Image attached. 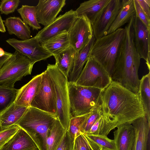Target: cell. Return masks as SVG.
I'll return each mask as SVG.
<instances>
[{"label": "cell", "mask_w": 150, "mask_h": 150, "mask_svg": "<svg viewBox=\"0 0 150 150\" xmlns=\"http://www.w3.org/2000/svg\"><path fill=\"white\" fill-rule=\"evenodd\" d=\"M20 2L19 0H1L0 3L1 13L7 15L14 12Z\"/></svg>", "instance_id": "836d02e7"}, {"label": "cell", "mask_w": 150, "mask_h": 150, "mask_svg": "<svg viewBox=\"0 0 150 150\" xmlns=\"http://www.w3.org/2000/svg\"><path fill=\"white\" fill-rule=\"evenodd\" d=\"M34 63L16 51L0 68V86L14 88L15 83L30 75Z\"/></svg>", "instance_id": "52a82bcc"}, {"label": "cell", "mask_w": 150, "mask_h": 150, "mask_svg": "<svg viewBox=\"0 0 150 150\" xmlns=\"http://www.w3.org/2000/svg\"></svg>", "instance_id": "7bdbcfd3"}, {"label": "cell", "mask_w": 150, "mask_h": 150, "mask_svg": "<svg viewBox=\"0 0 150 150\" xmlns=\"http://www.w3.org/2000/svg\"><path fill=\"white\" fill-rule=\"evenodd\" d=\"M113 132L115 150H132L135 132L132 124H125L117 127Z\"/></svg>", "instance_id": "d6986e66"}, {"label": "cell", "mask_w": 150, "mask_h": 150, "mask_svg": "<svg viewBox=\"0 0 150 150\" xmlns=\"http://www.w3.org/2000/svg\"><path fill=\"white\" fill-rule=\"evenodd\" d=\"M68 34L70 45L78 51L88 44L93 35L92 24L84 17L77 18Z\"/></svg>", "instance_id": "4fadbf2b"}, {"label": "cell", "mask_w": 150, "mask_h": 150, "mask_svg": "<svg viewBox=\"0 0 150 150\" xmlns=\"http://www.w3.org/2000/svg\"><path fill=\"white\" fill-rule=\"evenodd\" d=\"M6 31L1 16L0 15V32L4 33Z\"/></svg>", "instance_id": "60d3db41"}, {"label": "cell", "mask_w": 150, "mask_h": 150, "mask_svg": "<svg viewBox=\"0 0 150 150\" xmlns=\"http://www.w3.org/2000/svg\"><path fill=\"white\" fill-rule=\"evenodd\" d=\"M17 11L23 22L33 29L38 30L41 28L37 20L36 6L23 5Z\"/></svg>", "instance_id": "f546056e"}, {"label": "cell", "mask_w": 150, "mask_h": 150, "mask_svg": "<svg viewBox=\"0 0 150 150\" xmlns=\"http://www.w3.org/2000/svg\"><path fill=\"white\" fill-rule=\"evenodd\" d=\"M65 4V0H40L36 6L38 23L45 26L51 23Z\"/></svg>", "instance_id": "9a60e30c"}, {"label": "cell", "mask_w": 150, "mask_h": 150, "mask_svg": "<svg viewBox=\"0 0 150 150\" xmlns=\"http://www.w3.org/2000/svg\"><path fill=\"white\" fill-rule=\"evenodd\" d=\"M92 150H115L113 140L100 134H83Z\"/></svg>", "instance_id": "83f0119b"}, {"label": "cell", "mask_w": 150, "mask_h": 150, "mask_svg": "<svg viewBox=\"0 0 150 150\" xmlns=\"http://www.w3.org/2000/svg\"><path fill=\"white\" fill-rule=\"evenodd\" d=\"M66 131L59 119L56 118L47 133V150H55Z\"/></svg>", "instance_id": "4316f807"}, {"label": "cell", "mask_w": 150, "mask_h": 150, "mask_svg": "<svg viewBox=\"0 0 150 150\" xmlns=\"http://www.w3.org/2000/svg\"><path fill=\"white\" fill-rule=\"evenodd\" d=\"M100 104L103 121L99 134L104 136L146 115L138 93H134L112 81L102 91Z\"/></svg>", "instance_id": "6da1fadb"}, {"label": "cell", "mask_w": 150, "mask_h": 150, "mask_svg": "<svg viewBox=\"0 0 150 150\" xmlns=\"http://www.w3.org/2000/svg\"><path fill=\"white\" fill-rule=\"evenodd\" d=\"M132 124L135 132L134 141L132 150H146L150 130V119L146 115L135 120Z\"/></svg>", "instance_id": "e0dca14e"}, {"label": "cell", "mask_w": 150, "mask_h": 150, "mask_svg": "<svg viewBox=\"0 0 150 150\" xmlns=\"http://www.w3.org/2000/svg\"><path fill=\"white\" fill-rule=\"evenodd\" d=\"M126 35L125 28L96 39L88 57L100 64L111 77L121 54Z\"/></svg>", "instance_id": "3957f363"}, {"label": "cell", "mask_w": 150, "mask_h": 150, "mask_svg": "<svg viewBox=\"0 0 150 150\" xmlns=\"http://www.w3.org/2000/svg\"><path fill=\"white\" fill-rule=\"evenodd\" d=\"M42 73L41 81L30 106L56 115L57 112L55 91L52 81L47 71Z\"/></svg>", "instance_id": "9c48e42d"}, {"label": "cell", "mask_w": 150, "mask_h": 150, "mask_svg": "<svg viewBox=\"0 0 150 150\" xmlns=\"http://www.w3.org/2000/svg\"><path fill=\"white\" fill-rule=\"evenodd\" d=\"M20 127L16 125L0 131V149L15 134Z\"/></svg>", "instance_id": "e575fe53"}, {"label": "cell", "mask_w": 150, "mask_h": 150, "mask_svg": "<svg viewBox=\"0 0 150 150\" xmlns=\"http://www.w3.org/2000/svg\"><path fill=\"white\" fill-rule=\"evenodd\" d=\"M103 121V117L102 115L92 125L89 130L85 134L98 135Z\"/></svg>", "instance_id": "f35d334b"}, {"label": "cell", "mask_w": 150, "mask_h": 150, "mask_svg": "<svg viewBox=\"0 0 150 150\" xmlns=\"http://www.w3.org/2000/svg\"><path fill=\"white\" fill-rule=\"evenodd\" d=\"M3 22L10 35L14 34L22 40L30 38V28L19 17H9Z\"/></svg>", "instance_id": "cb8c5ba5"}, {"label": "cell", "mask_w": 150, "mask_h": 150, "mask_svg": "<svg viewBox=\"0 0 150 150\" xmlns=\"http://www.w3.org/2000/svg\"><path fill=\"white\" fill-rule=\"evenodd\" d=\"M41 45L54 57L70 46L68 33L64 32L41 44Z\"/></svg>", "instance_id": "484cf974"}, {"label": "cell", "mask_w": 150, "mask_h": 150, "mask_svg": "<svg viewBox=\"0 0 150 150\" xmlns=\"http://www.w3.org/2000/svg\"><path fill=\"white\" fill-rule=\"evenodd\" d=\"M46 70L51 77L55 91L57 106L56 117L68 131L70 118L68 79L55 64H48Z\"/></svg>", "instance_id": "8992f818"}, {"label": "cell", "mask_w": 150, "mask_h": 150, "mask_svg": "<svg viewBox=\"0 0 150 150\" xmlns=\"http://www.w3.org/2000/svg\"><path fill=\"white\" fill-rule=\"evenodd\" d=\"M19 89L0 86V113L14 101Z\"/></svg>", "instance_id": "1f68e13d"}, {"label": "cell", "mask_w": 150, "mask_h": 150, "mask_svg": "<svg viewBox=\"0 0 150 150\" xmlns=\"http://www.w3.org/2000/svg\"><path fill=\"white\" fill-rule=\"evenodd\" d=\"M111 81L110 77L103 67L94 59L88 57L75 83L103 90Z\"/></svg>", "instance_id": "ba28073f"}, {"label": "cell", "mask_w": 150, "mask_h": 150, "mask_svg": "<svg viewBox=\"0 0 150 150\" xmlns=\"http://www.w3.org/2000/svg\"><path fill=\"white\" fill-rule=\"evenodd\" d=\"M73 150H92L83 134L74 140Z\"/></svg>", "instance_id": "8d00e7d4"}, {"label": "cell", "mask_w": 150, "mask_h": 150, "mask_svg": "<svg viewBox=\"0 0 150 150\" xmlns=\"http://www.w3.org/2000/svg\"><path fill=\"white\" fill-rule=\"evenodd\" d=\"M110 0H90L80 4L75 11L78 18L85 17L92 25Z\"/></svg>", "instance_id": "ac0fdd59"}, {"label": "cell", "mask_w": 150, "mask_h": 150, "mask_svg": "<svg viewBox=\"0 0 150 150\" xmlns=\"http://www.w3.org/2000/svg\"><path fill=\"white\" fill-rule=\"evenodd\" d=\"M28 107L16 105L13 102L0 113V131L15 125L26 111Z\"/></svg>", "instance_id": "44dd1931"}, {"label": "cell", "mask_w": 150, "mask_h": 150, "mask_svg": "<svg viewBox=\"0 0 150 150\" xmlns=\"http://www.w3.org/2000/svg\"><path fill=\"white\" fill-rule=\"evenodd\" d=\"M150 23V0H136Z\"/></svg>", "instance_id": "ab89813d"}, {"label": "cell", "mask_w": 150, "mask_h": 150, "mask_svg": "<svg viewBox=\"0 0 150 150\" xmlns=\"http://www.w3.org/2000/svg\"><path fill=\"white\" fill-rule=\"evenodd\" d=\"M6 41L16 51L27 57L34 64L52 56L40 44L35 36L25 40L9 38Z\"/></svg>", "instance_id": "8fae6325"}, {"label": "cell", "mask_w": 150, "mask_h": 150, "mask_svg": "<svg viewBox=\"0 0 150 150\" xmlns=\"http://www.w3.org/2000/svg\"><path fill=\"white\" fill-rule=\"evenodd\" d=\"M91 112L70 119L68 132L73 142H74V140L77 137L83 134V125L89 117Z\"/></svg>", "instance_id": "4dcf8cb0"}, {"label": "cell", "mask_w": 150, "mask_h": 150, "mask_svg": "<svg viewBox=\"0 0 150 150\" xmlns=\"http://www.w3.org/2000/svg\"><path fill=\"white\" fill-rule=\"evenodd\" d=\"M42 73L34 77L19 89L14 103L16 105L28 107L39 88Z\"/></svg>", "instance_id": "2e32d148"}, {"label": "cell", "mask_w": 150, "mask_h": 150, "mask_svg": "<svg viewBox=\"0 0 150 150\" xmlns=\"http://www.w3.org/2000/svg\"><path fill=\"white\" fill-rule=\"evenodd\" d=\"M100 103L93 109L89 117L83 125V134L87 133L92 125L102 115Z\"/></svg>", "instance_id": "d6a6232c"}, {"label": "cell", "mask_w": 150, "mask_h": 150, "mask_svg": "<svg viewBox=\"0 0 150 150\" xmlns=\"http://www.w3.org/2000/svg\"><path fill=\"white\" fill-rule=\"evenodd\" d=\"M56 118L47 112L30 106L15 125L29 135L38 150H47V133Z\"/></svg>", "instance_id": "277c9868"}, {"label": "cell", "mask_w": 150, "mask_h": 150, "mask_svg": "<svg viewBox=\"0 0 150 150\" xmlns=\"http://www.w3.org/2000/svg\"><path fill=\"white\" fill-rule=\"evenodd\" d=\"M134 41L136 49L141 58L146 61L150 71V33L148 29L135 15L133 23Z\"/></svg>", "instance_id": "5bb4252c"}, {"label": "cell", "mask_w": 150, "mask_h": 150, "mask_svg": "<svg viewBox=\"0 0 150 150\" xmlns=\"http://www.w3.org/2000/svg\"><path fill=\"white\" fill-rule=\"evenodd\" d=\"M133 2L135 11V16L138 17L145 25L146 27L150 29V23L136 0H133Z\"/></svg>", "instance_id": "74e56055"}, {"label": "cell", "mask_w": 150, "mask_h": 150, "mask_svg": "<svg viewBox=\"0 0 150 150\" xmlns=\"http://www.w3.org/2000/svg\"><path fill=\"white\" fill-rule=\"evenodd\" d=\"M74 143L71 139L68 131H66L55 150H73Z\"/></svg>", "instance_id": "d590c367"}, {"label": "cell", "mask_w": 150, "mask_h": 150, "mask_svg": "<svg viewBox=\"0 0 150 150\" xmlns=\"http://www.w3.org/2000/svg\"><path fill=\"white\" fill-rule=\"evenodd\" d=\"M70 118L91 112L100 103L102 90L69 82Z\"/></svg>", "instance_id": "5b68a950"}, {"label": "cell", "mask_w": 150, "mask_h": 150, "mask_svg": "<svg viewBox=\"0 0 150 150\" xmlns=\"http://www.w3.org/2000/svg\"><path fill=\"white\" fill-rule=\"evenodd\" d=\"M135 15L133 0H122L120 10L108 30L107 35L115 32L125 23H128Z\"/></svg>", "instance_id": "603a6c76"}, {"label": "cell", "mask_w": 150, "mask_h": 150, "mask_svg": "<svg viewBox=\"0 0 150 150\" xmlns=\"http://www.w3.org/2000/svg\"><path fill=\"white\" fill-rule=\"evenodd\" d=\"M5 62V58L4 56L0 55V68L2 66Z\"/></svg>", "instance_id": "b9f144b4"}, {"label": "cell", "mask_w": 150, "mask_h": 150, "mask_svg": "<svg viewBox=\"0 0 150 150\" xmlns=\"http://www.w3.org/2000/svg\"><path fill=\"white\" fill-rule=\"evenodd\" d=\"M134 16L125 28L126 35L124 45L111 78L112 81L136 94L138 93L140 83L138 71L141 58L134 41L133 23Z\"/></svg>", "instance_id": "7a4b0ae2"}, {"label": "cell", "mask_w": 150, "mask_h": 150, "mask_svg": "<svg viewBox=\"0 0 150 150\" xmlns=\"http://www.w3.org/2000/svg\"><path fill=\"white\" fill-rule=\"evenodd\" d=\"M76 50L70 45L54 56L55 65L68 79L74 65Z\"/></svg>", "instance_id": "d4e9b609"}, {"label": "cell", "mask_w": 150, "mask_h": 150, "mask_svg": "<svg viewBox=\"0 0 150 150\" xmlns=\"http://www.w3.org/2000/svg\"><path fill=\"white\" fill-rule=\"evenodd\" d=\"M138 93L145 114L150 119V71L140 80Z\"/></svg>", "instance_id": "f1b7e54d"}, {"label": "cell", "mask_w": 150, "mask_h": 150, "mask_svg": "<svg viewBox=\"0 0 150 150\" xmlns=\"http://www.w3.org/2000/svg\"><path fill=\"white\" fill-rule=\"evenodd\" d=\"M77 18L75 11L71 9L56 18L51 23L45 26L35 37L41 44L62 33H68Z\"/></svg>", "instance_id": "30bf717a"}, {"label": "cell", "mask_w": 150, "mask_h": 150, "mask_svg": "<svg viewBox=\"0 0 150 150\" xmlns=\"http://www.w3.org/2000/svg\"><path fill=\"white\" fill-rule=\"evenodd\" d=\"M121 0H110L102 12L92 25L95 39L107 35L109 28L115 20L122 5Z\"/></svg>", "instance_id": "7c38bea8"}, {"label": "cell", "mask_w": 150, "mask_h": 150, "mask_svg": "<svg viewBox=\"0 0 150 150\" xmlns=\"http://www.w3.org/2000/svg\"><path fill=\"white\" fill-rule=\"evenodd\" d=\"M0 150H38L29 135L19 128L17 132Z\"/></svg>", "instance_id": "ffe728a7"}, {"label": "cell", "mask_w": 150, "mask_h": 150, "mask_svg": "<svg viewBox=\"0 0 150 150\" xmlns=\"http://www.w3.org/2000/svg\"><path fill=\"white\" fill-rule=\"evenodd\" d=\"M95 40L93 35L84 47L78 51H76L73 67L68 78L69 82L75 83L78 79L84 64L88 59L90 50Z\"/></svg>", "instance_id": "7402d4cb"}]
</instances>
